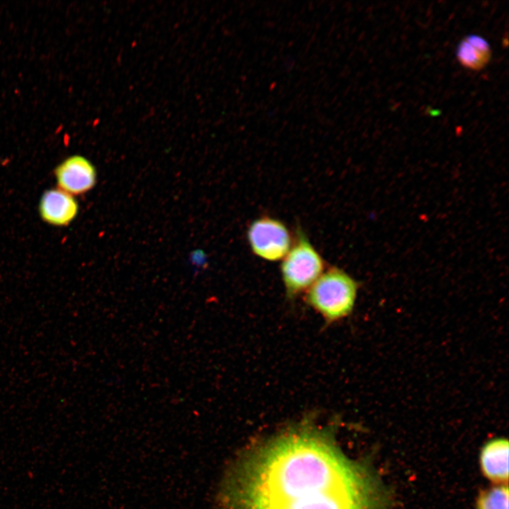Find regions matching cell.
Listing matches in <instances>:
<instances>
[{
    "instance_id": "ba28073f",
    "label": "cell",
    "mask_w": 509,
    "mask_h": 509,
    "mask_svg": "<svg viewBox=\"0 0 509 509\" xmlns=\"http://www.w3.org/2000/svg\"><path fill=\"white\" fill-rule=\"evenodd\" d=\"M491 54L487 40L478 35L465 36L460 42L456 53L460 64L472 71L485 68L491 59Z\"/></svg>"
},
{
    "instance_id": "6da1fadb",
    "label": "cell",
    "mask_w": 509,
    "mask_h": 509,
    "mask_svg": "<svg viewBox=\"0 0 509 509\" xmlns=\"http://www.w3.org/2000/svg\"><path fill=\"white\" fill-rule=\"evenodd\" d=\"M380 476L304 421L264 442L240 467L231 509H391Z\"/></svg>"
},
{
    "instance_id": "9c48e42d",
    "label": "cell",
    "mask_w": 509,
    "mask_h": 509,
    "mask_svg": "<svg viewBox=\"0 0 509 509\" xmlns=\"http://www.w3.org/2000/svg\"><path fill=\"white\" fill-rule=\"evenodd\" d=\"M508 484H498L479 493L476 509H508Z\"/></svg>"
},
{
    "instance_id": "7a4b0ae2",
    "label": "cell",
    "mask_w": 509,
    "mask_h": 509,
    "mask_svg": "<svg viewBox=\"0 0 509 509\" xmlns=\"http://www.w3.org/2000/svg\"><path fill=\"white\" fill-rule=\"evenodd\" d=\"M358 287V283L344 269L328 267L305 293V303L326 324H331L351 314Z\"/></svg>"
},
{
    "instance_id": "5b68a950",
    "label": "cell",
    "mask_w": 509,
    "mask_h": 509,
    "mask_svg": "<svg viewBox=\"0 0 509 509\" xmlns=\"http://www.w3.org/2000/svg\"><path fill=\"white\" fill-rule=\"evenodd\" d=\"M58 188L73 195L83 194L96 184L94 165L81 155H72L62 160L54 169Z\"/></svg>"
},
{
    "instance_id": "8992f818",
    "label": "cell",
    "mask_w": 509,
    "mask_h": 509,
    "mask_svg": "<svg viewBox=\"0 0 509 509\" xmlns=\"http://www.w3.org/2000/svg\"><path fill=\"white\" fill-rule=\"evenodd\" d=\"M78 203L74 196L59 188L44 192L39 203L40 218L54 226H66L77 216Z\"/></svg>"
},
{
    "instance_id": "52a82bcc",
    "label": "cell",
    "mask_w": 509,
    "mask_h": 509,
    "mask_svg": "<svg viewBox=\"0 0 509 509\" xmlns=\"http://www.w3.org/2000/svg\"><path fill=\"white\" fill-rule=\"evenodd\" d=\"M509 445L507 439L498 438L487 442L481 450L483 474L498 484H508Z\"/></svg>"
},
{
    "instance_id": "277c9868",
    "label": "cell",
    "mask_w": 509,
    "mask_h": 509,
    "mask_svg": "<svg viewBox=\"0 0 509 509\" xmlns=\"http://www.w3.org/2000/svg\"><path fill=\"white\" fill-rule=\"evenodd\" d=\"M246 238L252 254L268 262L281 261L293 241L287 226L269 216H260L250 222Z\"/></svg>"
},
{
    "instance_id": "3957f363",
    "label": "cell",
    "mask_w": 509,
    "mask_h": 509,
    "mask_svg": "<svg viewBox=\"0 0 509 509\" xmlns=\"http://www.w3.org/2000/svg\"><path fill=\"white\" fill-rule=\"evenodd\" d=\"M325 262L300 229L281 259L280 273L286 296L290 300L305 293L325 269Z\"/></svg>"
}]
</instances>
